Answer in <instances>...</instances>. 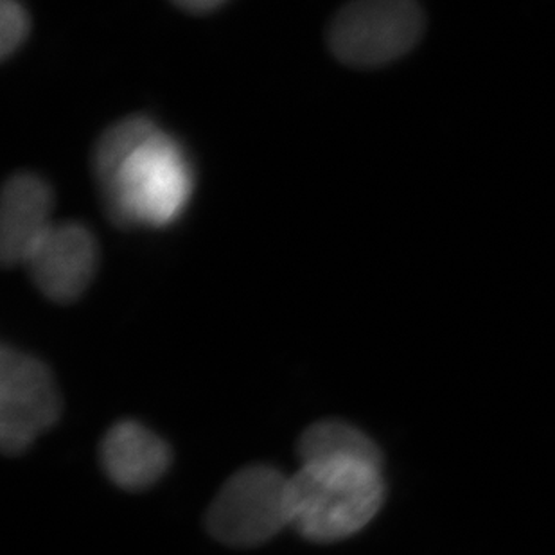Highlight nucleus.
<instances>
[{
  "instance_id": "1",
  "label": "nucleus",
  "mask_w": 555,
  "mask_h": 555,
  "mask_svg": "<svg viewBox=\"0 0 555 555\" xmlns=\"http://www.w3.org/2000/svg\"><path fill=\"white\" fill-rule=\"evenodd\" d=\"M92 164L106 212L119 227L169 225L193 191L184 150L150 117L112 125L95 144Z\"/></svg>"
},
{
  "instance_id": "2",
  "label": "nucleus",
  "mask_w": 555,
  "mask_h": 555,
  "mask_svg": "<svg viewBox=\"0 0 555 555\" xmlns=\"http://www.w3.org/2000/svg\"><path fill=\"white\" fill-rule=\"evenodd\" d=\"M387 494L383 462L302 464L289 477V527L313 543H335L365 529Z\"/></svg>"
},
{
  "instance_id": "3",
  "label": "nucleus",
  "mask_w": 555,
  "mask_h": 555,
  "mask_svg": "<svg viewBox=\"0 0 555 555\" xmlns=\"http://www.w3.org/2000/svg\"><path fill=\"white\" fill-rule=\"evenodd\" d=\"M425 26V11L412 0H358L333 16L327 43L338 62L382 67L406 56Z\"/></svg>"
},
{
  "instance_id": "4",
  "label": "nucleus",
  "mask_w": 555,
  "mask_h": 555,
  "mask_svg": "<svg viewBox=\"0 0 555 555\" xmlns=\"http://www.w3.org/2000/svg\"><path fill=\"white\" fill-rule=\"evenodd\" d=\"M289 527V477L267 464L234 473L207 511V529L229 546H257Z\"/></svg>"
},
{
  "instance_id": "5",
  "label": "nucleus",
  "mask_w": 555,
  "mask_h": 555,
  "mask_svg": "<svg viewBox=\"0 0 555 555\" xmlns=\"http://www.w3.org/2000/svg\"><path fill=\"white\" fill-rule=\"evenodd\" d=\"M62 398L53 372L38 358L13 347L0 349V446L5 455H21L53 428Z\"/></svg>"
},
{
  "instance_id": "6",
  "label": "nucleus",
  "mask_w": 555,
  "mask_h": 555,
  "mask_svg": "<svg viewBox=\"0 0 555 555\" xmlns=\"http://www.w3.org/2000/svg\"><path fill=\"white\" fill-rule=\"evenodd\" d=\"M100 250L90 229L76 223H53L24 267L43 297L70 305L89 289L98 272Z\"/></svg>"
},
{
  "instance_id": "7",
  "label": "nucleus",
  "mask_w": 555,
  "mask_h": 555,
  "mask_svg": "<svg viewBox=\"0 0 555 555\" xmlns=\"http://www.w3.org/2000/svg\"><path fill=\"white\" fill-rule=\"evenodd\" d=\"M51 185L35 173L11 175L0 198V259L4 267L24 264L53 227Z\"/></svg>"
},
{
  "instance_id": "8",
  "label": "nucleus",
  "mask_w": 555,
  "mask_h": 555,
  "mask_svg": "<svg viewBox=\"0 0 555 555\" xmlns=\"http://www.w3.org/2000/svg\"><path fill=\"white\" fill-rule=\"evenodd\" d=\"M101 464L112 482L126 491L152 488L171 464L166 440L137 421H119L101 442Z\"/></svg>"
},
{
  "instance_id": "9",
  "label": "nucleus",
  "mask_w": 555,
  "mask_h": 555,
  "mask_svg": "<svg viewBox=\"0 0 555 555\" xmlns=\"http://www.w3.org/2000/svg\"><path fill=\"white\" fill-rule=\"evenodd\" d=\"M297 455L300 466L347 459L383 462L382 451L371 437L344 421L335 420L319 421L309 426L297 442Z\"/></svg>"
},
{
  "instance_id": "10",
  "label": "nucleus",
  "mask_w": 555,
  "mask_h": 555,
  "mask_svg": "<svg viewBox=\"0 0 555 555\" xmlns=\"http://www.w3.org/2000/svg\"><path fill=\"white\" fill-rule=\"evenodd\" d=\"M29 15L24 5L13 0H2L0 4V59L8 60L16 53L29 35Z\"/></svg>"
},
{
  "instance_id": "11",
  "label": "nucleus",
  "mask_w": 555,
  "mask_h": 555,
  "mask_svg": "<svg viewBox=\"0 0 555 555\" xmlns=\"http://www.w3.org/2000/svg\"><path fill=\"white\" fill-rule=\"evenodd\" d=\"M223 4L225 2H221V0H184V2H177L179 8L189 11L191 15H207V13L218 10Z\"/></svg>"
}]
</instances>
